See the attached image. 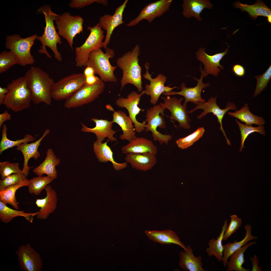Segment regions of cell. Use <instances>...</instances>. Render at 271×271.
I'll list each match as a JSON object with an SVG mask.
<instances>
[{"label":"cell","instance_id":"cell-42","mask_svg":"<svg viewBox=\"0 0 271 271\" xmlns=\"http://www.w3.org/2000/svg\"><path fill=\"white\" fill-rule=\"evenodd\" d=\"M205 131V129L204 127H199L190 134L177 139L176 143L178 147L182 149L187 148L202 137Z\"/></svg>","mask_w":271,"mask_h":271},{"label":"cell","instance_id":"cell-23","mask_svg":"<svg viewBox=\"0 0 271 271\" xmlns=\"http://www.w3.org/2000/svg\"><path fill=\"white\" fill-rule=\"evenodd\" d=\"M50 132V130L47 129L45 130L42 136L35 142L30 143L25 142L17 146L16 149L20 151L24 156V162L22 173L26 177L28 176L30 169L33 167V166L29 167L28 166L29 160L31 158L36 160L40 157V154L38 150V147L42 140Z\"/></svg>","mask_w":271,"mask_h":271},{"label":"cell","instance_id":"cell-35","mask_svg":"<svg viewBox=\"0 0 271 271\" xmlns=\"http://www.w3.org/2000/svg\"><path fill=\"white\" fill-rule=\"evenodd\" d=\"M249 108L248 104L245 103L240 109L236 110L235 112H228V113L230 116L238 119L247 125H251L254 124L259 126L264 124L265 121L264 119L262 117L252 114Z\"/></svg>","mask_w":271,"mask_h":271},{"label":"cell","instance_id":"cell-41","mask_svg":"<svg viewBox=\"0 0 271 271\" xmlns=\"http://www.w3.org/2000/svg\"><path fill=\"white\" fill-rule=\"evenodd\" d=\"M237 124L238 126L241 135V143L240 148V152H242L243 148H244V144L246 139L250 134L257 132L264 136L266 135L265 130L263 125H259L254 127L251 125H249L243 124L240 122L237 119H235Z\"/></svg>","mask_w":271,"mask_h":271},{"label":"cell","instance_id":"cell-46","mask_svg":"<svg viewBox=\"0 0 271 271\" xmlns=\"http://www.w3.org/2000/svg\"><path fill=\"white\" fill-rule=\"evenodd\" d=\"M23 174L14 173L0 180V191L7 187L19 183L22 180L27 179Z\"/></svg>","mask_w":271,"mask_h":271},{"label":"cell","instance_id":"cell-27","mask_svg":"<svg viewBox=\"0 0 271 271\" xmlns=\"http://www.w3.org/2000/svg\"><path fill=\"white\" fill-rule=\"evenodd\" d=\"M179 266L185 271H206L203 268V263L201 255L194 256L192 249L189 245L186 246V250L180 251Z\"/></svg>","mask_w":271,"mask_h":271},{"label":"cell","instance_id":"cell-37","mask_svg":"<svg viewBox=\"0 0 271 271\" xmlns=\"http://www.w3.org/2000/svg\"><path fill=\"white\" fill-rule=\"evenodd\" d=\"M38 213V212L33 213H26L24 211L14 210L8 207L6 205L0 201V219L3 223L6 224L14 218L22 216L29 222L32 223L34 217Z\"/></svg>","mask_w":271,"mask_h":271},{"label":"cell","instance_id":"cell-9","mask_svg":"<svg viewBox=\"0 0 271 271\" xmlns=\"http://www.w3.org/2000/svg\"><path fill=\"white\" fill-rule=\"evenodd\" d=\"M86 77L82 73L70 75L55 83L51 89L52 99L56 101L66 100L85 84Z\"/></svg>","mask_w":271,"mask_h":271},{"label":"cell","instance_id":"cell-12","mask_svg":"<svg viewBox=\"0 0 271 271\" xmlns=\"http://www.w3.org/2000/svg\"><path fill=\"white\" fill-rule=\"evenodd\" d=\"M217 96L215 97H211L208 99V101L207 102H198L194 108L189 112V113H191L198 109L202 110L203 111L198 115L197 117V119H200L205 117L208 113H212L217 118L218 121L220 124L219 129L222 131L224 136L225 137L228 145H231L230 142L227 138L225 132L223 129L222 120L225 115L228 111L231 110H236L237 109V107L235 103L231 102H228L224 109H221L216 102Z\"/></svg>","mask_w":271,"mask_h":271},{"label":"cell","instance_id":"cell-54","mask_svg":"<svg viewBox=\"0 0 271 271\" xmlns=\"http://www.w3.org/2000/svg\"><path fill=\"white\" fill-rule=\"evenodd\" d=\"M84 74L86 77L95 75L93 69L91 66H87L84 72Z\"/></svg>","mask_w":271,"mask_h":271},{"label":"cell","instance_id":"cell-3","mask_svg":"<svg viewBox=\"0 0 271 271\" xmlns=\"http://www.w3.org/2000/svg\"><path fill=\"white\" fill-rule=\"evenodd\" d=\"M39 11L44 15L46 26L42 35L40 36H37L36 38V39L39 40L42 44L38 52L41 54H45L49 58H52L51 56L46 50V47L47 46L52 51L55 59L59 62L61 61L62 58L57 46V44H62L61 39L56 31L53 22L57 18L59 14L52 12L50 7L47 5L42 6Z\"/></svg>","mask_w":271,"mask_h":271},{"label":"cell","instance_id":"cell-18","mask_svg":"<svg viewBox=\"0 0 271 271\" xmlns=\"http://www.w3.org/2000/svg\"><path fill=\"white\" fill-rule=\"evenodd\" d=\"M201 73V76L199 79L193 78L197 82V85L194 87L187 88L185 84L182 83L181 85V91L179 92L172 91L169 92H164L163 94L165 96H169L178 95L183 96L185 100L183 104H187L189 102L193 103L196 105L200 102H205L206 100L202 99L201 96V93L202 90L204 88L209 87L210 83H204L203 79L208 75L203 71L201 64L199 68Z\"/></svg>","mask_w":271,"mask_h":271},{"label":"cell","instance_id":"cell-4","mask_svg":"<svg viewBox=\"0 0 271 271\" xmlns=\"http://www.w3.org/2000/svg\"><path fill=\"white\" fill-rule=\"evenodd\" d=\"M6 87L8 91L3 104L7 108L18 112L30 107L31 94L24 76L13 80Z\"/></svg>","mask_w":271,"mask_h":271},{"label":"cell","instance_id":"cell-45","mask_svg":"<svg viewBox=\"0 0 271 271\" xmlns=\"http://www.w3.org/2000/svg\"><path fill=\"white\" fill-rule=\"evenodd\" d=\"M14 173L23 174L22 170L20 169L18 163H12L7 161L0 162V174L1 179Z\"/></svg>","mask_w":271,"mask_h":271},{"label":"cell","instance_id":"cell-31","mask_svg":"<svg viewBox=\"0 0 271 271\" xmlns=\"http://www.w3.org/2000/svg\"><path fill=\"white\" fill-rule=\"evenodd\" d=\"M182 7V14L185 17L187 18L194 17L201 21V12L205 8L212 9L213 5L208 0H184Z\"/></svg>","mask_w":271,"mask_h":271},{"label":"cell","instance_id":"cell-1","mask_svg":"<svg viewBox=\"0 0 271 271\" xmlns=\"http://www.w3.org/2000/svg\"><path fill=\"white\" fill-rule=\"evenodd\" d=\"M24 77L30 90L31 100L35 105L43 103L50 105L52 103L51 89L55 83L48 73L40 68L32 66Z\"/></svg>","mask_w":271,"mask_h":271},{"label":"cell","instance_id":"cell-5","mask_svg":"<svg viewBox=\"0 0 271 271\" xmlns=\"http://www.w3.org/2000/svg\"><path fill=\"white\" fill-rule=\"evenodd\" d=\"M104 53L101 48L91 51L89 55L87 66H89L94 69L95 74L98 75L100 79L104 82H116L117 80L114 72L117 68L113 66L110 62L109 59L114 56V50L107 47Z\"/></svg>","mask_w":271,"mask_h":271},{"label":"cell","instance_id":"cell-28","mask_svg":"<svg viewBox=\"0 0 271 271\" xmlns=\"http://www.w3.org/2000/svg\"><path fill=\"white\" fill-rule=\"evenodd\" d=\"M93 150L95 156L100 162L107 163L111 162L115 170H119L127 167L126 162L119 163L116 162L113 157V153L110 147L107 145V142L104 143L96 141L93 144Z\"/></svg>","mask_w":271,"mask_h":271},{"label":"cell","instance_id":"cell-2","mask_svg":"<svg viewBox=\"0 0 271 271\" xmlns=\"http://www.w3.org/2000/svg\"><path fill=\"white\" fill-rule=\"evenodd\" d=\"M140 54V46L136 45L131 50L117 59V66L122 70V73L120 81V91L125 85L128 84L135 86L139 92L143 91L142 67L139 63V56Z\"/></svg>","mask_w":271,"mask_h":271},{"label":"cell","instance_id":"cell-39","mask_svg":"<svg viewBox=\"0 0 271 271\" xmlns=\"http://www.w3.org/2000/svg\"><path fill=\"white\" fill-rule=\"evenodd\" d=\"M7 126L5 124L2 126V138L0 143V154L6 150L11 148L25 142H29L33 141L35 138L31 135L27 134L24 138L21 139L16 141H12L9 139L7 137Z\"/></svg>","mask_w":271,"mask_h":271},{"label":"cell","instance_id":"cell-29","mask_svg":"<svg viewBox=\"0 0 271 271\" xmlns=\"http://www.w3.org/2000/svg\"><path fill=\"white\" fill-rule=\"evenodd\" d=\"M46 156L44 161L33 170V172L38 176H42L44 174L54 179L57 177L55 167L60 163L59 159L55 155L52 150L48 149Z\"/></svg>","mask_w":271,"mask_h":271},{"label":"cell","instance_id":"cell-25","mask_svg":"<svg viewBox=\"0 0 271 271\" xmlns=\"http://www.w3.org/2000/svg\"><path fill=\"white\" fill-rule=\"evenodd\" d=\"M126 155V161L132 168L138 170L147 171L152 169L157 163L156 156L149 153H129Z\"/></svg>","mask_w":271,"mask_h":271},{"label":"cell","instance_id":"cell-48","mask_svg":"<svg viewBox=\"0 0 271 271\" xmlns=\"http://www.w3.org/2000/svg\"><path fill=\"white\" fill-rule=\"evenodd\" d=\"M95 2L105 6L108 4L107 0H72L70 1L69 6L71 8H82Z\"/></svg>","mask_w":271,"mask_h":271},{"label":"cell","instance_id":"cell-49","mask_svg":"<svg viewBox=\"0 0 271 271\" xmlns=\"http://www.w3.org/2000/svg\"><path fill=\"white\" fill-rule=\"evenodd\" d=\"M232 69L234 74L238 77H243L245 74V69L242 65L240 64H236L234 65Z\"/></svg>","mask_w":271,"mask_h":271},{"label":"cell","instance_id":"cell-20","mask_svg":"<svg viewBox=\"0 0 271 271\" xmlns=\"http://www.w3.org/2000/svg\"><path fill=\"white\" fill-rule=\"evenodd\" d=\"M228 47L222 52L210 55L206 53L205 49L202 47L199 48L196 52V57L204 64V67L203 70L208 75H211L217 77L221 69H224V66L220 64V62L223 57L228 53Z\"/></svg>","mask_w":271,"mask_h":271},{"label":"cell","instance_id":"cell-16","mask_svg":"<svg viewBox=\"0 0 271 271\" xmlns=\"http://www.w3.org/2000/svg\"><path fill=\"white\" fill-rule=\"evenodd\" d=\"M172 2V0H160L147 4L138 16L127 24L126 26L128 27L135 26L144 20L152 22L156 18L169 10Z\"/></svg>","mask_w":271,"mask_h":271},{"label":"cell","instance_id":"cell-6","mask_svg":"<svg viewBox=\"0 0 271 271\" xmlns=\"http://www.w3.org/2000/svg\"><path fill=\"white\" fill-rule=\"evenodd\" d=\"M37 36L35 34L23 38L20 35L15 34L7 37L5 47L15 55L21 66L32 65L34 63V59L30 51Z\"/></svg>","mask_w":271,"mask_h":271},{"label":"cell","instance_id":"cell-17","mask_svg":"<svg viewBox=\"0 0 271 271\" xmlns=\"http://www.w3.org/2000/svg\"><path fill=\"white\" fill-rule=\"evenodd\" d=\"M21 270L40 271L42 266V260L39 254L31 246L29 243L22 245L15 252Z\"/></svg>","mask_w":271,"mask_h":271},{"label":"cell","instance_id":"cell-11","mask_svg":"<svg viewBox=\"0 0 271 271\" xmlns=\"http://www.w3.org/2000/svg\"><path fill=\"white\" fill-rule=\"evenodd\" d=\"M105 86L101 79L92 85L85 84L66 100L64 106L68 109L75 108L92 102L102 93Z\"/></svg>","mask_w":271,"mask_h":271},{"label":"cell","instance_id":"cell-13","mask_svg":"<svg viewBox=\"0 0 271 271\" xmlns=\"http://www.w3.org/2000/svg\"><path fill=\"white\" fill-rule=\"evenodd\" d=\"M144 65L146 71L145 73L143 74V77L150 82L149 84L147 83L145 85V94L150 96V102L152 104L156 105L160 96L163 93L171 92L174 89L179 88L176 86L170 87L169 86L171 84L165 86V84L167 78L161 73L158 74L156 78H152V74H150L149 71L150 67L149 63L146 62Z\"/></svg>","mask_w":271,"mask_h":271},{"label":"cell","instance_id":"cell-15","mask_svg":"<svg viewBox=\"0 0 271 271\" xmlns=\"http://www.w3.org/2000/svg\"><path fill=\"white\" fill-rule=\"evenodd\" d=\"M161 98L164 102L160 103L159 104L163 108L170 112L171 114L170 118L171 120L177 121L180 127L185 129H190V122L191 120L188 116L189 112L187 110V104L182 105L181 104L183 98L182 97L179 99L177 98L171 97L169 96L166 97H162Z\"/></svg>","mask_w":271,"mask_h":271},{"label":"cell","instance_id":"cell-52","mask_svg":"<svg viewBox=\"0 0 271 271\" xmlns=\"http://www.w3.org/2000/svg\"><path fill=\"white\" fill-rule=\"evenodd\" d=\"M100 80L94 75L86 77L85 84L89 85H92L97 83Z\"/></svg>","mask_w":271,"mask_h":271},{"label":"cell","instance_id":"cell-43","mask_svg":"<svg viewBox=\"0 0 271 271\" xmlns=\"http://www.w3.org/2000/svg\"><path fill=\"white\" fill-rule=\"evenodd\" d=\"M19 63L17 57L10 51L5 50L0 53V74L6 72L14 65Z\"/></svg>","mask_w":271,"mask_h":271},{"label":"cell","instance_id":"cell-26","mask_svg":"<svg viewBox=\"0 0 271 271\" xmlns=\"http://www.w3.org/2000/svg\"><path fill=\"white\" fill-rule=\"evenodd\" d=\"M122 153H149L156 156L158 148L151 140L142 137H137L121 148Z\"/></svg>","mask_w":271,"mask_h":271},{"label":"cell","instance_id":"cell-47","mask_svg":"<svg viewBox=\"0 0 271 271\" xmlns=\"http://www.w3.org/2000/svg\"><path fill=\"white\" fill-rule=\"evenodd\" d=\"M231 221L224 233L223 240H226L241 227L242 220L235 215L230 216Z\"/></svg>","mask_w":271,"mask_h":271},{"label":"cell","instance_id":"cell-7","mask_svg":"<svg viewBox=\"0 0 271 271\" xmlns=\"http://www.w3.org/2000/svg\"><path fill=\"white\" fill-rule=\"evenodd\" d=\"M90 34L85 42L75 49L76 65L79 67L86 66L89 54L92 51L103 47L104 31L97 25L87 27Z\"/></svg>","mask_w":271,"mask_h":271},{"label":"cell","instance_id":"cell-10","mask_svg":"<svg viewBox=\"0 0 271 271\" xmlns=\"http://www.w3.org/2000/svg\"><path fill=\"white\" fill-rule=\"evenodd\" d=\"M57 33L67 41L73 50V40L76 35L83 33V19L79 16H74L68 12L59 15L55 21Z\"/></svg>","mask_w":271,"mask_h":271},{"label":"cell","instance_id":"cell-33","mask_svg":"<svg viewBox=\"0 0 271 271\" xmlns=\"http://www.w3.org/2000/svg\"><path fill=\"white\" fill-rule=\"evenodd\" d=\"M255 241H251L233 253L230 256L229 260L227 263L226 271H250L242 266L245 261L244 258V253L248 248L253 245L256 244Z\"/></svg>","mask_w":271,"mask_h":271},{"label":"cell","instance_id":"cell-14","mask_svg":"<svg viewBox=\"0 0 271 271\" xmlns=\"http://www.w3.org/2000/svg\"><path fill=\"white\" fill-rule=\"evenodd\" d=\"M145 94V90H143L140 94L136 91H132L129 94L126 98L119 97L115 102L118 106L124 107L127 109L129 114V116L134 124L135 131L138 133L145 130L146 124L145 121L140 122L137 120L136 118L141 111H144L145 110L138 106L141 97Z\"/></svg>","mask_w":271,"mask_h":271},{"label":"cell","instance_id":"cell-19","mask_svg":"<svg viewBox=\"0 0 271 271\" xmlns=\"http://www.w3.org/2000/svg\"><path fill=\"white\" fill-rule=\"evenodd\" d=\"M126 0L121 5L116 8L113 15L105 14L99 19L97 25L106 31V37L104 42V48L105 49L110 43L111 36L114 29L119 25L124 23L123 20V14L128 2Z\"/></svg>","mask_w":271,"mask_h":271},{"label":"cell","instance_id":"cell-22","mask_svg":"<svg viewBox=\"0 0 271 271\" xmlns=\"http://www.w3.org/2000/svg\"><path fill=\"white\" fill-rule=\"evenodd\" d=\"M106 108L108 110L113 111V123H115L121 127L123 131L120 135L119 138L122 140L128 141L129 142L135 139V129L133 122L129 116L124 112L121 111H115L113 107L109 104L106 105Z\"/></svg>","mask_w":271,"mask_h":271},{"label":"cell","instance_id":"cell-21","mask_svg":"<svg viewBox=\"0 0 271 271\" xmlns=\"http://www.w3.org/2000/svg\"><path fill=\"white\" fill-rule=\"evenodd\" d=\"M91 121L95 123V127L90 128L81 122L82 131L94 133L96 137V141L99 142H102L106 138L111 142L117 141V139L114 136L116 131L112 129L113 123L112 121H109L107 119H99L95 118H92Z\"/></svg>","mask_w":271,"mask_h":271},{"label":"cell","instance_id":"cell-34","mask_svg":"<svg viewBox=\"0 0 271 271\" xmlns=\"http://www.w3.org/2000/svg\"><path fill=\"white\" fill-rule=\"evenodd\" d=\"M234 5L236 8H240L243 11L247 12L253 18L256 19L259 16H265L267 17L268 22H271V9L262 1H258L252 5L243 4L237 2Z\"/></svg>","mask_w":271,"mask_h":271},{"label":"cell","instance_id":"cell-30","mask_svg":"<svg viewBox=\"0 0 271 271\" xmlns=\"http://www.w3.org/2000/svg\"><path fill=\"white\" fill-rule=\"evenodd\" d=\"M145 233L150 240L154 242L164 245L176 244L181 247L184 250H186V246L180 241L177 234L171 230L160 231L147 230Z\"/></svg>","mask_w":271,"mask_h":271},{"label":"cell","instance_id":"cell-44","mask_svg":"<svg viewBox=\"0 0 271 271\" xmlns=\"http://www.w3.org/2000/svg\"><path fill=\"white\" fill-rule=\"evenodd\" d=\"M257 84L254 92V97L257 96L267 87L268 83L271 78V66L262 74L255 76Z\"/></svg>","mask_w":271,"mask_h":271},{"label":"cell","instance_id":"cell-53","mask_svg":"<svg viewBox=\"0 0 271 271\" xmlns=\"http://www.w3.org/2000/svg\"><path fill=\"white\" fill-rule=\"evenodd\" d=\"M8 90L7 87H0V105L3 104L6 95L8 93Z\"/></svg>","mask_w":271,"mask_h":271},{"label":"cell","instance_id":"cell-40","mask_svg":"<svg viewBox=\"0 0 271 271\" xmlns=\"http://www.w3.org/2000/svg\"><path fill=\"white\" fill-rule=\"evenodd\" d=\"M54 180L48 176L33 177L30 180V183L28 186L29 191L31 194L39 195L46 186Z\"/></svg>","mask_w":271,"mask_h":271},{"label":"cell","instance_id":"cell-24","mask_svg":"<svg viewBox=\"0 0 271 271\" xmlns=\"http://www.w3.org/2000/svg\"><path fill=\"white\" fill-rule=\"evenodd\" d=\"M44 190L46 193V197L43 199H37L35 202L37 207L40 208L36 217L40 220L47 219L51 213L54 211L58 200L56 191L50 185H47Z\"/></svg>","mask_w":271,"mask_h":271},{"label":"cell","instance_id":"cell-32","mask_svg":"<svg viewBox=\"0 0 271 271\" xmlns=\"http://www.w3.org/2000/svg\"><path fill=\"white\" fill-rule=\"evenodd\" d=\"M246 234L244 238L240 241L235 240L233 243H229L223 245V265L225 267L227 266V263L230 255L233 252L247 244L253 239L258 238L257 236H253L251 234L252 227L250 224L244 226Z\"/></svg>","mask_w":271,"mask_h":271},{"label":"cell","instance_id":"cell-38","mask_svg":"<svg viewBox=\"0 0 271 271\" xmlns=\"http://www.w3.org/2000/svg\"><path fill=\"white\" fill-rule=\"evenodd\" d=\"M227 220H226L222 227L220 234L216 239H211L209 241V247L206 249V252L209 256H214L219 262L222 261L223 256V247L222 241L224 233L227 227Z\"/></svg>","mask_w":271,"mask_h":271},{"label":"cell","instance_id":"cell-51","mask_svg":"<svg viewBox=\"0 0 271 271\" xmlns=\"http://www.w3.org/2000/svg\"><path fill=\"white\" fill-rule=\"evenodd\" d=\"M11 114L8 111H6L0 114V129L5 121L10 120L11 118Z\"/></svg>","mask_w":271,"mask_h":271},{"label":"cell","instance_id":"cell-50","mask_svg":"<svg viewBox=\"0 0 271 271\" xmlns=\"http://www.w3.org/2000/svg\"><path fill=\"white\" fill-rule=\"evenodd\" d=\"M250 259L252 265V271H262L263 269L261 268V266H259L258 265L259 264V260L258 256L255 255L253 257H250Z\"/></svg>","mask_w":271,"mask_h":271},{"label":"cell","instance_id":"cell-8","mask_svg":"<svg viewBox=\"0 0 271 271\" xmlns=\"http://www.w3.org/2000/svg\"><path fill=\"white\" fill-rule=\"evenodd\" d=\"M165 109L160 104L155 105L147 109L145 121L147 122L145 126V132L150 131L154 141H158L160 144L164 143L168 145L172 139V135L162 134L158 131V127L165 128L166 122L164 115Z\"/></svg>","mask_w":271,"mask_h":271},{"label":"cell","instance_id":"cell-36","mask_svg":"<svg viewBox=\"0 0 271 271\" xmlns=\"http://www.w3.org/2000/svg\"><path fill=\"white\" fill-rule=\"evenodd\" d=\"M30 183L27 179L23 180L19 183L9 186L0 191V201L7 205L9 204L16 210L19 209L18 203L15 196L16 191L19 188L28 186Z\"/></svg>","mask_w":271,"mask_h":271}]
</instances>
